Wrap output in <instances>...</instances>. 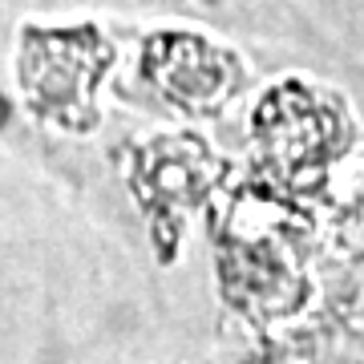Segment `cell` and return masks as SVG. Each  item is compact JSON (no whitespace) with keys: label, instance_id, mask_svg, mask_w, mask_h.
Masks as SVG:
<instances>
[{"label":"cell","instance_id":"6da1fadb","mask_svg":"<svg viewBox=\"0 0 364 364\" xmlns=\"http://www.w3.org/2000/svg\"><path fill=\"white\" fill-rule=\"evenodd\" d=\"M142 73L166 93L174 105L203 114L223 105V97L235 90V61L215 45L195 33H166L154 37L150 49L142 53Z\"/></svg>","mask_w":364,"mask_h":364}]
</instances>
